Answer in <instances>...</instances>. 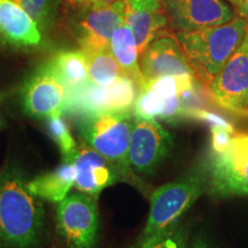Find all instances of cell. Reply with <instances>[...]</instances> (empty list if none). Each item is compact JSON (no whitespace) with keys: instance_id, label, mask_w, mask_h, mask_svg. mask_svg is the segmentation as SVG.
I'll use <instances>...</instances> for the list:
<instances>
[{"instance_id":"e0dca14e","label":"cell","mask_w":248,"mask_h":248,"mask_svg":"<svg viewBox=\"0 0 248 248\" xmlns=\"http://www.w3.org/2000/svg\"><path fill=\"white\" fill-rule=\"evenodd\" d=\"M75 183V167L63 161L60 166L28 181V188L39 199L60 202L69 194Z\"/></svg>"},{"instance_id":"2e32d148","label":"cell","mask_w":248,"mask_h":248,"mask_svg":"<svg viewBox=\"0 0 248 248\" xmlns=\"http://www.w3.org/2000/svg\"><path fill=\"white\" fill-rule=\"evenodd\" d=\"M42 31L14 0H0V44L15 49L40 46Z\"/></svg>"},{"instance_id":"3957f363","label":"cell","mask_w":248,"mask_h":248,"mask_svg":"<svg viewBox=\"0 0 248 248\" xmlns=\"http://www.w3.org/2000/svg\"><path fill=\"white\" fill-rule=\"evenodd\" d=\"M133 119L130 113H92L79 121L83 141L95 150L119 172L121 181L141 187L129 162V145Z\"/></svg>"},{"instance_id":"d4e9b609","label":"cell","mask_w":248,"mask_h":248,"mask_svg":"<svg viewBox=\"0 0 248 248\" xmlns=\"http://www.w3.org/2000/svg\"><path fill=\"white\" fill-rule=\"evenodd\" d=\"M184 115L197 121L207 122L209 123L210 125H213V124H217V125H221L222 128L226 129L231 133H234L233 125H232L228 120H225L224 117L221 115H217V114L213 113V111L202 109V108H190V109H184V111H183V116Z\"/></svg>"},{"instance_id":"277c9868","label":"cell","mask_w":248,"mask_h":248,"mask_svg":"<svg viewBox=\"0 0 248 248\" xmlns=\"http://www.w3.org/2000/svg\"><path fill=\"white\" fill-rule=\"evenodd\" d=\"M206 186V173L192 171L157 187L151 194V209L146 225L136 244L145 243L177 224L179 218L202 195Z\"/></svg>"},{"instance_id":"d6986e66","label":"cell","mask_w":248,"mask_h":248,"mask_svg":"<svg viewBox=\"0 0 248 248\" xmlns=\"http://www.w3.org/2000/svg\"><path fill=\"white\" fill-rule=\"evenodd\" d=\"M69 90V93L89 84L88 58L82 49L60 51L48 61Z\"/></svg>"},{"instance_id":"484cf974","label":"cell","mask_w":248,"mask_h":248,"mask_svg":"<svg viewBox=\"0 0 248 248\" xmlns=\"http://www.w3.org/2000/svg\"><path fill=\"white\" fill-rule=\"evenodd\" d=\"M210 132H212L213 153H222L230 147L233 133L222 128L221 125H217V124L210 125Z\"/></svg>"},{"instance_id":"cb8c5ba5","label":"cell","mask_w":248,"mask_h":248,"mask_svg":"<svg viewBox=\"0 0 248 248\" xmlns=\"http://www.w3.org/2000/svg\"><path fill=\"white\" fill-rule=\"evenodd\" d=\"M164 106V99L148 90H140L136 99L135 116L141 119H156L160 117Z\"/></svg>"},{"instance_id":"7c38bea8","label":"cell","mask_w":248,"mask_h":248,"mask_svg":"<svg viewBox=\"0 0 248 248\" xmlns=\"http://www.w3.org/2000/svg\"><path fill=\"white\" fill-rule=\"evenodd\" d=\"M126 1H119L106 7L84 6L76 21L75 31L79 47L85 53L109 48L114 31L124 23Z\"/></svg>"},{"instance_id":"8fae6325","label":"cell","mask_w":248,"mask_h":248,"mask_svg":"<svg viewBox=\"0 0 248 248\" xmlns=\"http://www.w3.org/2000/svg\"><path fill=\"white\" fill-rule=\"evenodd\" d=\"M207 186L218 197H248V151L231 144L222 153H213Z\"/></svg>"},{"instance_id":"f1b7e54d","label":"cell","mask_w":248,"mask_h":248,"mask_svg":"<svg viewBox=\"0 0 248 248\" xmlns=\"http://www.w3.org/2000/svg\"><path fill=\"white\" fill-rule=\"evenodd\" d=\"M119 1H126V0H90L88 6H92V7H106V6L113 5Z\"/></svg>"},{"instance_id":"9a60e30c","label":"cell","mask_w":248,"mask_h":248,"mask_svg":"<svg viewBox=\"0 0 248 248\" xmlns=\"http://www.w3.org/2000/svg\"><path fill=\"white\" fill-rule=\"evenodd\" d=\"M124 23L133 32L139 55L155 39L170 33L160 0H126Z\"/></svg>"},{"instance_id":"44dd1931","label":"cell","mask_w":248,"mask_h":248,"mask_svg":"<svg viewBox=\"0 0 248 248\" xmlns=\"http://www.w3.org/2000/svg\"><path fill=\"white\" fill-rule=\"evenodd\" d=\"M35 21L42 32L51 30L58 21L63 0H14Z\"/></svg>"},{"instance_id":"83f0119b","label":"cell","mask_w":248,"mask_h":248,"mask_svg":"<svg viewBox=\"0 0 248 248\" xmlns=\"http://www.w3.org/2000/svg\"><path fill=\"white\" fill-rule=\"evenodd\" d=\"M187 248H213L208 243V240L203 235H198L191 244L187 245Z\"/></svg>"},{"instance_id":"5bb4252c","label":"cell","mask_w":248,"mask_h":248,"mask_svg":"<svg viewBox=\"0 0 248 248\" xmlns=\"http://www.w3.org/2000/svg\"><path fill=\"white\" fill-rule=\"evenodd\" d=\"M73 164L75 167L74 187L82 193L98 198L105 188L121 181L117 170L85 141L77 145Z\"/></svg>"},{"instance_id":"7402d4cb","label":"cell","mask_w":248,"mask_h":248,"mask_svg":"<svg viewBox=\"0 0 248 248\" xmlns=\"http://www.w3.org/2000/svg\"><path fill=\"white\" fill-rule=\"evenodd\" d=\"M47 131L55 144L58 145L63 161L73 162L78 144H76L69 126H68L66 121L62 119V115L47 119Z\"/></svg>"},{"instance_id":"f546056e","label":"cell","mask_w":248,"mask_h":248,"mask_svg":"<svg viewBox=\"0 0 248 248\" xmlns=\"http://www.w3.org/2000/svg\"><path fill=\"white\" fill-rule=\"evenodd\" d=\"M238 13H239L241 17L246 18L248 21V0H243L240 7L238 8Z\"/></svg>"},{"instance_id":"4316f807","label":"cell","mask_w":248,"mask_h":248,"mask_svg":"<svg viewBox=\"0 0 248 248\" xmlns=\"http://www.w3.org/2000/svg\"><path fill=\"white\" fill-rule=\"evenodd\" d=\"M231 144H233V145H235V146L244 148V150L248 151V133L234 132L233 136H232Z\"/></svg>"},{"instance_id":"30bf717a","label":"cell","mask_w":248,"mask_h":248,"mask_svg":"<svg viewBox=\"0 0 248 248\" xmlns=\"http://www.w3.org/2000/svg\"><path fill=\"white\" fill-rule=\"evenodd\" d=\"M208 92L226 110L240 114L248 109V31L239 47L210 82Z\"/></svg>"},{"instance_id":"603a6c76","label":"cell","mask_w":248,"mask_h":248,"mask_svg":"<svg viewBox=\"0 0 248 248\" xmlns=\"http://www.w3.org/2000/svg\"><path fill=\"white\" fill-rule=\"evenodd\" d=\"M188 232L184 225L175 224L156 237L132 248H187Z\"/></svg>"},{"instance_id":"7a4b0ae2","label":"cell","mask_w":248,"mask_h":248,"mask_svg":"<svg viewBox=\"0 0 248 248\" xmlns=\"http://www.w3.org/2000/svg\"><path fill=\"white\" fill-rule=\"evenodd\" d=\"M248 31V21L237 16L230 22L193 31L173 32L195 78L210 84L226 61L239 47Z\"/></svg>"},{"instance_id":"d6a6232c","label":"cell","mask_w":248,"mask_h":248,"mask_svg":"<svg viewBox=\"0 0 248 248\" xmlns=\"http://www.w3.org/2000/svg\"><path fill=\"white\" fill-rule=\"evenodd\" d=\"M240 115H241V116H244V117H246V119H248V109L244 110V111H241Z\"/></svg>"},{"instance_id":"ffe728a7","label":"cell","mask_w":248,"mask_h":248,"mask_svg":"<svg viewBox=\"0 0 248 248\" xmlns=\"http://www.w3.org/2000/svg\"><path fill=\"white\" fill-rule=\"evenodd\" d=\"M89 80L93 85L107 86L124 75L109 48L88 52Z\"/></svg>"},{"instance_id":"4fadbf2b","label":"cell","mask_w":248,"mask_h":248,"mask_svg":"<svg viewBox=\"0 0 248 248\" xmlns=\"http://www.w3.org/2000/svg\"><path fill=\"white\" fill-rule=\"evenodd\" d=\"M139 64L145 83L164 76L193 74L181 45L172 32L152 42L139 55Z\"/></svg>"},{"instance_id":"ac0fdd59","label":"cell","mask_w":248,"mask_h":248,"mask_svg":"<svg viewBox=\"0 0 248 248\" xmlns=\"http://www.w3.org/2000/svg\"><path fill=\"white\" fill-rule=\"evenodd\" d=\"M109 49L116 59L117 63L120 64L124 75L133 79L140 91L145 84V79L139 64L137 43L131 29L125 23L121 24L114 31L110 38Z\"/></svg>"},{"instance_id":"52a82bcc","label":"cell","mask_w":248,"mask_h":248,"mask_svg":"<svg viewBox=\"0 0 248 248\" xmlns=\"http://www.w3.org/2000/svg\"><path fill=\"white\" fill-rule=\"evenodd\" d=\"M173 148V137L155 119L135 116L130 137L129 162L139 175H152Z\"/></svg>"},{"instance_id":"4dcf8cb0","label":"cell","mask_w":248,"mask_h":248,"mask_svg":"<svg viewBox=\"0 0 248 248\" xmlns=\"http://www.w3.org/2000/svg\"><path fill=\"white\" fill-rule=\"evenodd\" d=\"M67 1L75 7H84V6L89 5L90 0H67Z\"/></svg>"},{"instance_id":"1f68e13d","label":"cell","mask_w":248,"mask_h":248,"mask_svg":"<svg viewBox=\"0 0 248 248\" xmlns=\"http://www.w3.org/2000/svg\"><path fill=\"white\" fill-rule=\"evenodd\" d=\"M226 1L230 2V4L233 6V8L237 9V11H238V8L240 7V5H241V2H243V0H226Z\"/></svg>"},{"instance_id":"9c48e42d","label":"cell","mask_w":248,"mask_h":248,"mask_svg":"<svg viewBox=\"0 0 248 248\" xmlns=\"http://www.w3.org/2000/svg\"><path fill=\"white\" fill-rule=\"evenodd\" d=\"M170 32L219 26L237 17L226 0H160Z\"/></svg>"},{"instance_id":"8992f818","label":"cell","mask_w":248,"mask_h":248,"mask_svg":"<svg viewBox=\"0 0 248 248\" xmlns=\"http://www.w3.org/2000/svg\"><path fill=\"white\" fill-rule=\"evenodd\" d=\"M70 93L49 62L33 71L22 89L24 113L36 119L60 116L68 110Z\"/></svg>"},{"instance_id":"ba28073f","label":"cell","mask_w":248,"mask_h":248,"mask_svg":"<svg viewBox=\"0 0 248 248\" xmlns=\"http://www.w3.org/2000/svg\"><path fill=\"white\" fill-rule=\"evenodd\" d=\"M139 94L138 85L122 75L107 86L91 83L70 93L68 110L83 115L92 113H130Z\"/></svg>"},{"instance_id":"5b68a950","label":"cell","mask_w":248,"mask_h":248,"mask_svg":"<svg viewBox=\"0 0 248 248\" xmlns=\"http://www.w3.org/2000/svg\"><path fill=\"white\" fill-rule=\"evenodd\" d=\"M57 232L68 248H94L99 235L98 198L75 192L58 202Z\"/></svg>"},{"instance_id":"6da1fadb","label":"cell","mask_w":248,"mask_h":248,"mask_svg":"<svg viewBox=\"0 0 248 248\" xmlns=\"http://www.w3.org/2000/svg\"><path fill=\"white\" fill-rule=\"evenodd\" d=\"M44 207L16 168L0 173V246L36 248L44 229Z\"/></svg>"}]
</instances>
